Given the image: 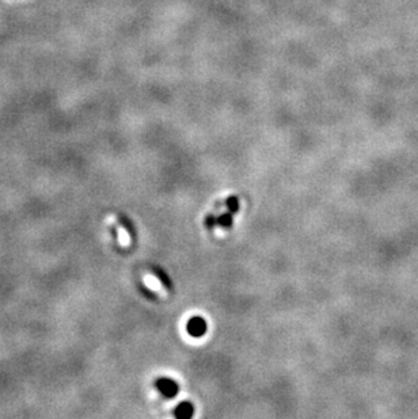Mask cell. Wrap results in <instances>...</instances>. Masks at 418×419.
I'll return each mask as SVG.
<instances>
[{
	"label": "cell",
	"instance_id": "cell-1",
	"mask_svg": "<svg viewBox=\"0 0 418 419\" xmlns=\"http://www.w3.org/2000/svg\"><path fill=\"white\" fill-rule=\"evenodd\" d=\"M155 385H156L157 391L160 392L163 396L168 397V399L175 396L179 391L178 384L174 380H171V379H167V377H160V379H157Z\"/></svg>",
	"mask_w": 418,
	"mask_h": 419
},
{
	"label": "cell",
	"instance_id": "cell-2",
	"mask_svg": "<svg viewBox=\"0 0 418 419\" xmlns=\"http://www.w3.org/2000/svg\"><path fill=\"white\" fill-rule=\"evenodd\" d=\"M186 328H188L189 335H191L193 338H200L205 334L208 326H206L205 319H202L200 316H194V317H191L188 321V327Z\"/></svg>",
	"mask_w": 418,
	"mask_h": 419
},
{
	"label": "cell",
	"instance_id": "cell-3",
	"mask_svg": "<svg viewBox=\"0 0 418 419\" xmlns=\"http://www.w3.org/2000/svg\"><path fill=\"white\" fill-rule=\"evenodd\" d=\"M193 413H194V407L189 402H182L175 408V417H178L181 419L190 418L193 415Z\"/></svg>",
	"mask_w": 418,
	"mask_h": 419
},
{
	"label": "cell",
	"instance_id": "cell-4",
	"mask_svg": "<svg viewBox=\"0 0 418 419\" xmlns=\"http://www.w3.org/2000/svg\"><path fill=\"white\" fill-rule=\"evenodd\" d=\"M217 224L222 225V227H229L232 224V214H231V212L224 213L220 217H217Z\"/></svg>",
	"mask_w": 418,
	"mask_h": 419
},
{
	"label": "cell",
	"instance_id": "cell-5",
	"mask_svg": "<svg viewBox=\"0 0 418 419\" xmlns=\"http://www.w3.org/2000/svg\"><path fill=\"white\" fill-rule=\"evenodd\" d=\"M227 207H228V210L231 213H235L238 212L239 209V201L236 197H229L227 200Z\"/></svg>",
	"mask_w": 418,
	"mask_h": 419
},
{
	"label": "cell",
	"instance_id": "cell-6",
	"mask_svg": "<svg viewBox=\"0 0 418 419\" xmlns=\"http://www.w3.org/2000/svg\"><path fill=\"white\" fill-rule=\"evenodd\" d=\"M206 224H208V227H213L215 224H217V218L215 217H208L206 218Z\"/></svg>",
	"mask_w": 418,
	"mask_h": 419
}]
</instances>
